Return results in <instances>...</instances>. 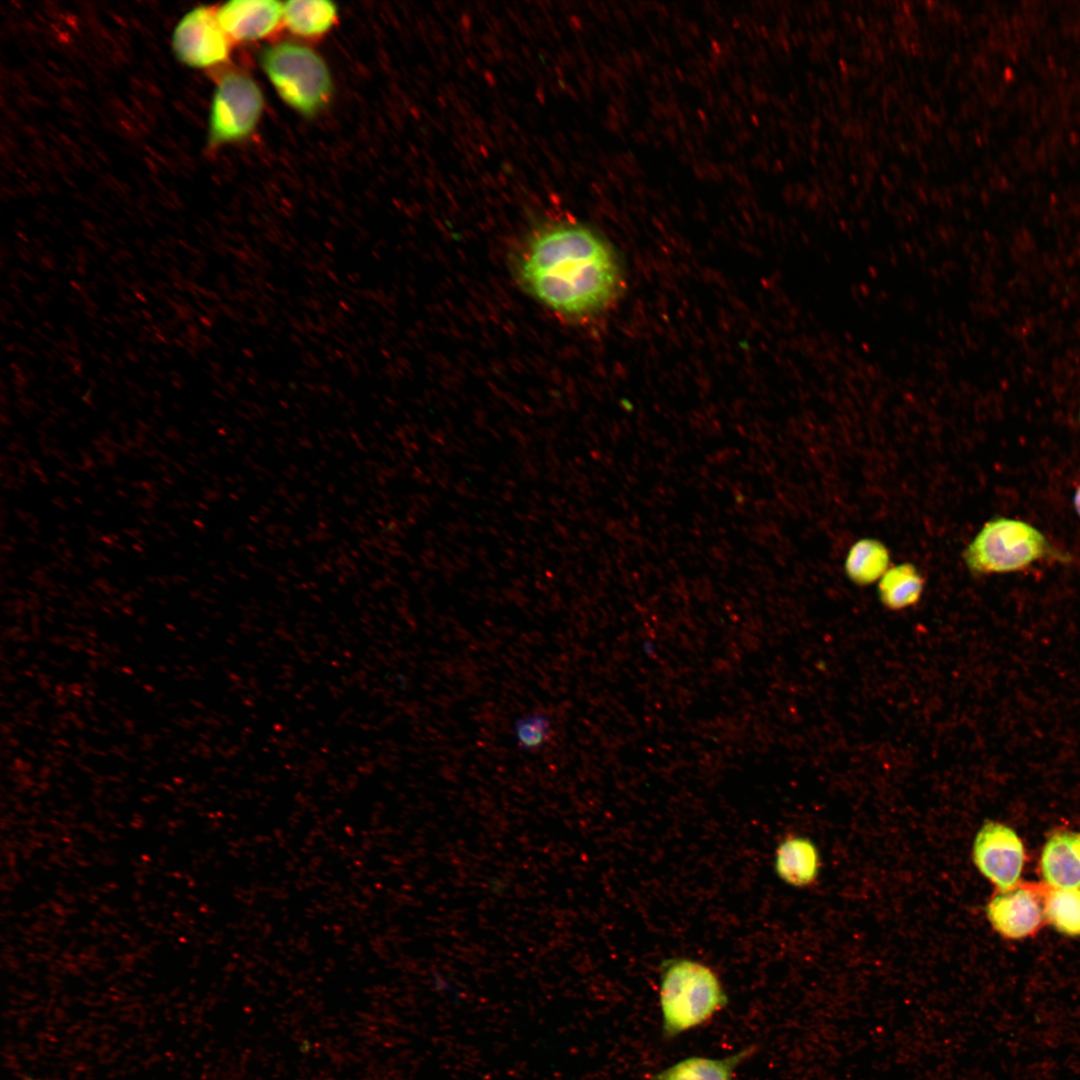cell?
<instances>
[{
  "label": "cell",
  "mask_w": 1080,
  "mask_h": 1080,
  "mask_svg": "<svg viewBox=\"0 0 1080 1080\" xmlns=\"http://www.w3.org/2000/svg\"><path fill=\"white\" fill-rule=\"evenodd\" d=\"M521 286L569 320H587L614 303L622 273L609 243L591 227L553 222L534 229L514 257Z\"/></svg>",
  "instance_id": "cell-1"
},
{
  "label": "cell",
  "mask_w": 1080,
  "mask_h": 1080,
  "mask_svg": "<svg viewBox=\"0 0 1080 1080\" xmlns=\"http://www.w3.org/2000/svg\"><path fill=\"white\" fill-rule=\"evenodd\" d=\"M659 968V1004L666 1039L706 1024L727 1006L728 996L718 975L705 963L674 957L663 960Z\"/></svg>",
  "instance_id": "cell-2"
},
{
  "label": "cell",
  "mask_w": 1080,
  "mask_h": 1080,
  "mask_svg": "<svg viewBox=\"0 0 1080 1080\" xmlns=\"http://www.w3.org/2000/svg\"><path fill=\"white\" fill-rule=\"evenodd\" d=\"M258 62L282 101L304 117L319 114L333 95L325 60L309 46L280 41L264 46Z\"/></svg>",
  "instance_id": "cell-3"
},
{
  "label": "cell",
  "mask_w": 1080,
  "mask_h": 1080,
  "mask_svg": "<svg viewBox=\"0 0 1080 1080\" xmlns=\"http://www.w3.org/2000/svg\"><path fill=\"white\" fill-rule=\"evenodd\" d=\"M1058 553L1037 528L1012 518L991 519L963 552L968 570L975 575L1021 571Z\"/></svg>",
  "instance_id": "cell-4"
},
{
  "label": "cell",
  "mask_w": 1080,
  "mask_h": 1080,
  "mask_svg": "<svg viewBox=\"0 0 1080 1080\" xmlns=\"http://www.w3.org/2000/svg\"><path fill=\"white\" fill-rule=\"evenodd\" d=\"M263 92L248 74L231 70L215 87L209 114L208 144L218 147L248 138L261 120Z\"/></svg>",
  "instance_id": "cell-5"
},
{
  "label": "cell",
  "mask_w": 1080,
  "mask_h": 1080,
  "mask_svg": "<svg viewBox=\"0 0 1080 1080\" xmlns=\"http://www.w3.org/2000/svg\"><path fill=\"white\" fill-rule=\"evenodd\" d=\"M232 42L221 28L216 8L198 6L188 11L172 34L177 59L192 68H210L225 63Z\"/></svg>",
  "instance_id": "cell-6"
},
{
  "label": "cell",
  "mask_w": 1080,
  "mask_h": 1080,
  "mask_svg": "<svg viewBox=\"0 0 1080 1080\" xmlns=\"http://www.w3.org/2000/svg\"><path fill=\"white\" fill-rule=\"evenodd\" d=\"M972 857L979 871L1004 891L1013 888L1020 877L1024 847L1010 827L987 821L976 835Z\"/></svg>",
  "instance_id": "cell-7"
},
{
  "label": "cell",
  "mask_w": 1080,
  "mask_h": 1080,
  "mask_svg": "<svg viewBox=\"0 0 1080 1080\" xmlns=\"http://www.w3.org/2000/svg\"><path fill=\"white\" fill-rule=\"evenodd\" d=\"M216 16L232 43L253 42L271 36L283 24V3L231 0L216 8Z\"/></svg>",
  "instance_id": "cell-8"
},
{
  "label": "cell",
  "mask_w": 1080,
  "mask_h": 1080,
  "mask_svg": "<svg viewBox=\"0 0 1080 1080\" xmlns=\"http://www.w3.org/2000/svg\"><path fill=\"white\" fill-rule=\"evenodd\" d=\"M986 915L993 928L1010 939L1033 934L1042 922L1037 898L1025 889L1001 891L986 906Z\"/></svg>",
  "instance_id": "cell-9"
},
{
  "label": "cell",
  "mask_w": 1080,
  "mask_h": 1080,
  "mask_svg": "<svg viewBox=\"0 0 1080 1080\" xmlns=\"http://www.w3.org/2000/svg\"><path fill=\"white\" fill-rule=\"evenodd\" d=\"M1041 872L1045 881L1057 889L1080 887V834L1070 831L1053 833L1041 854Z\"/></svg>",
  "instance_id": "cell-10"
},
{
  "label": "cell",
  "mask_w": 1080,
  "mask_h": 1080,
  "mask_svg": "<svg viewBox=\"0 0 1080 1080\" xmlns=\"http://www.w3.org/2000/svg\"><path fill=\"white\" fill-rule=\"evenodd\" d=\"M820 858L815 844L803 836L789 835L776 849L775 871L785 883L807 887L818 876Z\"/></svg>",
  "instance_id": "cell-11"
},
{
  "label": "cell",
  "mask_w": 1080,
  "mask_h": 1080,
  "mask_svg": "<svg viewBox=\"0 0 1080 1080\" xmlns=\"http://www.w3.org/2000/svg\"><path fill=\"white\" fill-rule=\"evenodd\" d=\"M338 7L328 0H290L283 3V24L300 38H318L337 23Z\"/></svg>",
  "instance_id": "cell-12"
},
{
  "label": "cell",
  "mask_w": 1080,
  "mask_h": 1080,
  "mask_svg": "<svg viewBox=\"0 0 1080 1080\" xmlns=\"http://www.w3.org/2000/svg\"><path fill=\"white\" fill-rule=\"evenodd\" d=\"M753 1052L748 1047L720 1059L687 1057L657 1073L654 1080H733L736 1068Z\"/></svg>",
  "instance_id": "cell-13"
},
{
  "label": "cell",
  "mask_w": 1080,
  "mask_h": 1080,
  "mask_svg": "<svg viewBox=\"0 0 1080 1080\" xmlns=\"http://www.w3.org/2000/svg\"><path fill=\"white\" fill-rule=\"evenodd\" d=\"M890 552L879 540L863 538L850 548L844 568L847 577L859 586L872 584L890 568Z\"/></svg>",
  "instance_id": "cell-14"
},
{
  "label": "cell",
  "mask_w": 1080,
  "mask_h": 1080,
  "mask_svg": "<svg viewBox=\"0 0 1080 1080\" xmlns=\"http://www.w3.org/2000/svg\"><path fill=\"white\" fill-rule=\"evenodd\" d=\"M924 588V578L911 563L890 567L878 583L881 603L891 610L916 604Z\"/></svg>",
  "instance_id": "cell-15"
},
{
  "label": "cell",
  "mask_w": 1080,
  "mask_h": 1080,
  "mask_svg": "<svg viewBox=\"0 0 1080 1080\" xmlns=\"http://www.w3.org/2000/svg\"><path fill=\"white\" fill-rule=\"evenodd\" d=\"M1044 912L1059 932L1080 935V888L1051 891L1046 897Z\"/></svg>",
  "instance_id": "cell-16"
},
{
  "label": "cell",
  "mask_w": 1080,
  "mask_h": 1080,
  "mask_svg": "<svg viewBox=\"0 0 1080 1080\" xmlns=\"http://www.w3.org/2000/svg\"><path fill=\"white\" fill-rule=\"evenodd\" d=\"M552 729L550 716L544 711L533 710L515 719L512 734L520 750L534 752L547 744Z\"/></svg>",
  "instance_id": "cell-17"
},
{
  "label": "cell",
  "mask_w": 1080,
  "mask_h": 1080,
  "mask_svg": "<svg viewBox=\"0 0 1080 1080\" xmlns=\"http://www.w3.org/2000/svg\"><path fill=\"white\" fill-rule=\"evenodd\" d=\"M1074 507H1075V510H1076L1077 514L1080 517V486L1077 488L1075 496H1074Z\"/></svg>",
  "instance_id": "cell-18"
}]
</instances>
